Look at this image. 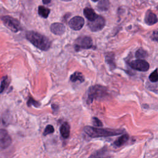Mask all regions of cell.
Here are the masks:
<instances>
[{
	"label": "cell",
	"mask_w": 158,
	"mask_h": 158,
	"mask_svg": "<svg viewBox=\"0 0 158 158\" xmlns=\"http://www.w3.org/2000/svg\"><path fill=\"white\" fill-rule=\"evenodd\" d=\"M26 38L35 46L42 51H47L51 48V43L45 36L34 31L26 33Z\"/></svg>",
	"instance_id": "obj_1"
},
{
	"label": "cell",
	"mask_w": 158,
	"mask_h": 158,
	"mask_svg": "<svg viewBox=\"0 0 158 158\" xmlns=\"http://www.w3.org/2000/svg\"><path fill=\"white\" fill-rule=\"evenodd\" d=\"M85 132L91 138L107 137L116 136L123 133L121 130H113L109 128H99L91 126H86L84 127Z\"/></svg>",
	"instance_id": "obj_2"
},
{
	"label": "cell",
	"mask_w": 158,
	"mask_h": 158,
	"mask_svg": "<svg viewBox=\"0 0 158 158\" xmlns=\"http://www.w3.org/2000/svg\"><path fill=\"white\" fill-rule=\"evenodd\" d=\"M107 95L108 92L106 87L99 85L92 86L88 91V97L86 99L87 104H90L94 99H103Z\"/></svg>",
	"instance_id": "obj_3"
},
{
	"label": "cell",
	"mask_w": 158,
	"mask_h": 158,
	"mask_svg": "<svg viewBox=\"0 0 158 158\" xmlns=\"http://www.w3.org/2000/svg\"><path fill=\"white\" fill-rule=\"evenodd\" d=\"M74 48L76 51H79L81 49L94 48L93 40L91 37L88 36H80L75 41Z\"/></svg>",
	"instance_id": "obj_4"
},
{
	"label": "cell",
	"mask_w": 158,
	"mask_h": 158,
	"mask_svg": "<svg viewBox=\"0 0 158 158\" xmlns=\"http://www.w3.org/2000/svg\"><path fill=\"white\" fill-rule=\"evenodd\" d=\"M1 20L7 28L14 33H17L22 30L20 22L14 17L9 15H5L1 17Z\"/></svg>",
	"instance_id": "obj_5"
},
{
	"label": "cell",
	"mask_w": 158,
	"mask_h": 158,
	"mask_svg": "<svg viewBox=\"0 0 158 158\" xmlns=\"http://www.w3.org/2000/svg\"><path fill=\"white\" fill-rule=\"evenodd\" d=\"M106 20L104 17L101 15H98L97 18L92 21H89L88 23V27L92 31H98L101 30L105 26Z\"/></svg>",
	"instance_id": "obj_6"
},
{
	"label": "cell",
	"mask_w": 158,
	"mask_h": 158,
	"mask_svg": "<svg viewBox=\"0 0 158 158\" xmlns=\"http://www.w3.org/2000/svg\"><path fill=\"white\" fill-rule=\"evenodd\" d=\"M129 65L132 69L141 72L148 71L149 69V63L147 61L140 59H138L136 60L131 61L129 63Z\"/></svg>",
	"instance_id": "obj_7"
},
{
	"label": "cell",
	"mask_w": 158,
	"mask_h": 158,
	"mask_svg": "<svg viewBox=\"0 0 158 158\" xmlns=\"http://www.w3.org/2000/svg\"><path fill=\"white\" fill-rule=\"evenodd\" d=\"M12 139L6 130L1 129L0 130V147L2 149L7 148L10 145Z\"/></svg>",
	"instance_id": "obj_8"
},
{
	"label": "cell",
	"mask_w": 158,
	"mask_h": 158,
	"mask_svg": "<svg viewBox=\"0 0 158 158\" xmlns=\"http://www.w3.org/2000/svg\"><path fill=\"white\" fill-rule=\"evenodd\" d=\"M84 19L80 16H75L69 22V26L74 30H80L84 25Z\"/></svg>",
	"instance_id": "obj_9"
},
{
	"label": "cell",
	"mask_w": 158,
	"mask_h": 158,
	"mask_svg": "<svg viewBox=\"0 0 158 158\" xmlns=\"http://www.w3.org/2000/svg\"><path fill=\"white\" fill-rule=\"evenodd\" d=\"M50 29H51V31L52 33L56 35H61L65 32V27L62 23L56 22L51 24L50 27Z\"/></svg>",
	"instance_id": "obj_10"
},
{
	"label": "cell",
	"mask_w": 158,
	"mask_h": 158,
	"mask_svg": "<svg viewBox=\"0 0 158 158\" xmlns=\"http://www.w3.org/2000/svg\"><path fill=\"white\" fill-rule=\"evenodd\" d=\"M83 14H84V15L85 16V17L89 21H92V20H94L98 16L96 14L94 10L90 7L85 8L83 10Z\"/></svg>",
	"instance_id": "obj_11"
},
{
	"label": "cell",
	"mask_w": 158,
	"mask_h": 158,
	"mask_svg": "<svg viewBox=\"0 0 158 158\" xmlns=\"http://www.w3.org/2000/svg\"><path fill=\"white\" fill-rule=\"evenodd\" d=\"M157 21V16L151 11H148L145 16V22L149 25H152L156 23Z\"/></svg>",
	"instance_id": "obj_12"
},
{
	"label": "cell",
	"mask_w": 158,
	"mask_h": 158,
	"mask_svg": "<svg viewBox=\"0 0 158 158\" xmlns=\"http://www.w3.org/2000/svg\"><path fill=\"white\" fill-rule=\"evenodd\" d=\"M106 61L109 65L110 69H114L116 67V64L115 62V56L114 52H108L106 55Z\"/></svg>",
	"instance_id": "obj_13"
},
{
	"label": "cell",
	"mask_w": 158,
	"mask_h": 158,
	"mask_svg": "<svg viewBox=\"0 0 158 158\" xmlns=\"http://www.w3.org/2000/svg\"><path fill=\"white\" fill-rule=\"evenodd\" d=\"M60 132L64 138H68L70 136V126L67 122H64L60 127Z\"/></svg>",
	"instance_id": "obj_14"
},
{
	"label": "cell",
	"mask_w": 158,
	"mask_h": 158,
	"mask_svg": "<svg viewBox=\"0 0 158 158\" xmlns=\"http://www.w3.org/2000/svg\"><path fill=\"white\" fill-rule=\"evenodd\" d=\"M129 139V136L127 134H124L120 136L118 139H117L114 143V144L116 147H120L122 145H123Z\"/></svg>",
	"instance_id": "obj_15"
},
{
	"label": "cell",
	"mask_w": 158,
	"mask_h": 158,
	"mask_svg": "<svg viewBox=\"0 0 158 158\" xmlns=\"http://www.w3.org/2000/svg\"><path fill=\"white\" fill-rule=\"evenodd\" d=\"M70 80L72 82H76L77 81H79L80 83H82L85 81V78L81 72H75L70 76Z\"/></svg>",
	"instance_id": "obj_16"
},
{
	"label": "cell",
	"mask_w": 158,
	"mask_h": 158,
	"mask_svg": "<svg viewBox=\"0 0 158 158\" xmlns=\"http://www.w3.org/2000/svg\"><path fill=\"white\" fill-rule=\"evenodd\" d=\"M38 14L41 17H42L43 18L46 19V18H48V17L50 13V10H49V9H48L44 6H40L38 7Z\"/></svg>",
	"instance_id": "obj_17"
},
{
	"label": "cell",
	"mask_w": 158,
	"mask_h": 158,
	"mask_svg": "<svg viewBox=\"0 0 158 158\" xmlns=\"http://www.w3.org/2000/svg\"><path fill=\"white\" fill-rule=\"evenodd\" d=\"M9 84V80L7 76H4L1 79V93L7 88Z\"/></svg>",
	"instance_id": "obj_18"
},
{
	"label": "cell",
	"mask_w": 158,
	"mask_h": 158,
	"mask_svg": "<svg viewBox=\"0 0 158 158\" xmlns=\"http://www.w3.org/2000/svg\"><path fill=\"white\" fill-rule=\"evenodd\" d=\"M109 7L108 0H101L98 5V8L100 10H106Z\"/></svg>",
	"instance_id": "obj_19"
},
{
	"label": "cell",
	"mask_w": 158,
	"mask_h": 158,
	"mask_svg": "<svg viewBox=\"0 0 158 158\" xmlns=\"http://www.w3.org/2000/svg\"><path fill=\"white\" fill-rule=\"evenodd\" d=\"M136 57L137 59H143L146 58L148 56V53L146 51H144L143 49H139L135 54Z\"/></svg>",
	"instance_id": "obj_20"
},
{
	"label": "cell",
	"mask_w": 158,
	"mask_h": 158,
	"mask_svg": "<svg viewBox=\"0 0 158 158\" xmlns=\"http://www.w3.org/2000/svg\"><path fill=\"white\" fill-rule=\"evenodd\" d=\"M149 78L152 82L158 81V70L156 69L154 71H153L149 77Z\"/></svg>",
	"instance_id": "obj_21"
},
{
	"label": "cell",
	"mask_w": 158,
	"mask_h": 158,
	"mask_svg": "<svg viewBox=\"0 0 158 158\" xmlns=\"http://www.w3.org/2000/svg\"><path fill=\"white\" fill-rule=\"evenodd\" d=\"M54 131V127L51 125H48L46 126V127L45 128L44 131H43V135L44 136H46L49 134H51V133H52Z\"/></svg>",
	"instance_id": "obj_22"
},
{
	"label": "cell",
	"mask_w": 158,
	"mask_h": 158,
	"mask_svg": "<svg viewBox=\"0 0 158 158\" xmlns=\"http://www.w3.org/2000/svg\"><path fill=\"white\" fill-rule=\"evenodd\" d=\"M27 105L28 106H33L36 107H38L40 106V103L36 101H35V99H33L32 98H29L28 101H27Z\"/></svg>",
	"instance_id": "obj_23"
},
{
	"label": "cell",
	"mask_w": 158,
	"mask_h": 158,
	"mask_svg": "<svg viewBox=\"0 0 158 158\" xmlns=\"http://www.w3.org/2000/svg\"><path fill=\"white\" fill-rule=\"evenodd\" d=\"M151 38L152 39V40L156 41V42H158V30H154L151 36Z\"/></svg>",
	"instance_id": "obj_24"
},
{
	"label": "cell",
	"mask_w": 158,
	"mask_h": 158,
	"mask_svg": "<svg viewBox=\"0 0 158 158\" xmlns=\"http://www.w3.org/2000/svg\"><path fill=\"white\" fill-rule=\"evenodd\" d=\"M93 123L94 125L97 126V127H102V122L96 117L93 118Z\"/></svg>",
	"instance_id": "obj_25"
},
{
	"label": "cell",
	"mask_w": 158,
	"mask_h": 158,
	"mask_svg": "<svg viewBox=\"0 0 158 158\" xmlns=\"http://www.w3.org/2000/svg\"><path fill=\"white\" fill-rule=\"evenodd\" d=\"M42 1H43V2L44 4H48V3H49L51 2V0H42Z\"/></svg>",
	"instance_id": "obj_26"
},
{
	"label": "cell",
	"mask_w": 158,
	"mask_h": 158,
	"mask_svg": "<svg viewBox=\"0 0 158 158\" xmlns=\"http://www.w3.org/2000/svg\"><path fill=\"white\" fill-rule=\"evenodd\" d=\"M62 1H71V0H62Z\"/></svg>",
	"instance_id": "obj_27"
},
{
	"label": "cell",
	"mask_w": 158,
	"mask_h": 158,
	"mask_svg": "<svg viewBox=\"0 0 158 158\" xmlns=\"http://www.w3.org/2000/svg\"><path fill=\"white\" fill-rule=\"evenodd\" d=\"M93 1H94V2H96V1H99V0H92Z\"/></svg>",
	"instance_id": "obj_28"
}]
</instances>
